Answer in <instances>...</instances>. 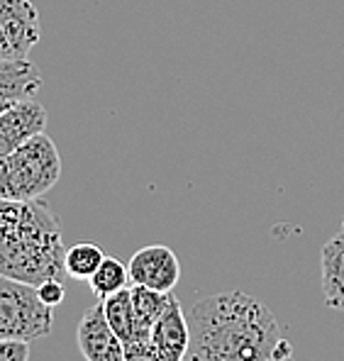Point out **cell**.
<instances>
[{
  "mask_svg": "<svg viewBox=\"0 0 344 361\" xmlns=\"http://www.w3.org/2000/svg\"><path fill=\"white\" fill-rule=\"evenodd\" d=\"M42 88V71L32 61H0V100H27Z\"/></svg>",
  "mask_w": 344,
  "mask_h": 361,
  "instance_id": "8fae6325",
  "label": "cell"
},
{
  "mask_svg": "<svg viewBox=\"0 0 344 361\" xmlns=\"http://www.w3.org/2000/svg\"><path fill=\"white\" fill-rule=\"evenodd\" d=\"M88 283H91L93 293L103 300V298H108V295L127 288V283H130V269H127L120 259L105 257L103 264H100V267L95 269V274L88 279Z\"/></svg>",
  "mask_w": 344,
  "mask_h": 361,
  "instance_id": "5bb4252c",
  "label": "cell"
},
{
  "mask_svg": "<svg viewBox=\"0 0 344 361\" xmlns=\"http://www.w3.org/2000/svg\"><path fill=\"white\" fill-rule=\"evenodd\" d=\"M0 361H30V342L0 339Z\"/></svg>",
  "mask_w": 344,
  "mask_h": 361,
  "instance_id": "ac0fdd59",
  "label": "cell"
},
{
  "mask_svg": "<svg viewBox=\"0 0 344 361\" xmlns=\"http://www.w3.org/2000/svg\"><path fill=\"white\" fill-rule=\"evenodd\" d=\"M149 339L156 344V349L171 361H186L190 347V325L183 315L181 300L173 295L168 307L161 312V317L152 327Z\"/></svg>",
  "mask_w": 344,
  "mask_h": 361,
  "instance_id": "9c48e42d",
  "label": "cell"
},
{
  "mask_svg": "<svg viewBox=\"0 0 344 361\" xmlns=\"http://www.w3.org/2000/svg\"><path fill=\"white\" fill-rule=\"evenodd\" d=\"M54 327V307L44 305L37 286L0 274V339L37 342Z\"/></svg>",
  "mask_w": 344,
  "mask_h": 361,
  "instance_id": "277c9868",
  "label": "cell"
},
{
  "mask_svg": "<svg viewBox=\"0 0 344 361\" xmlns=\"http://www.w3.org/2000/svg\"><path fill=\"white\" fill-rule=\"evenodd\" d=\"M125 361H171L156 349L152 339H132L125 344Z\"/></svg>",
  "mask_w": 344,
  "mask_h": 361,
  "instance_id": "2e32d148",
  "label": "cell"
},
{
  "mask_svg": "<svg viewBox=\"0 0 344 361\" xmlns=\"http://www.w3.org/2000/svg\"><path fill=\"white\" fill-rule=\"evenodd\" d=\"M105 254L98 244H91V242H83V244H76V247L66 249V274L71 279H78V281H88L91 276L95 274V269L103 264Z\"/></svg>",
  "mask_w": 344,
  "mask_h": 361,
  "instance_id": "9a60e30c",
  "label": "cell"
},
{
  "mask_svg": "<svg viewBox=\"0 0 344 361\" xmlns=\"http://www.w3.org/2000/svg\"><path fill=\"white\" fill-rule=\"evenodd\" d=\"M76 342L86 361H125V342L105 320L103 302H95L83 312L76 330Z\"/></svg>",
  "mask_w": 344,
  "mask_h": 361,
  "instance_id": "52a82bcc",
  "label": "cell"
},
{
  "mask_svg": "<svg viewBox=\"0 0 344 361\" xmlns=\"http://www.w3.org/2000/svg\"><path fill=\"white\" fill-rule=\"evenodd\" d=\"M322 300L327 307L344 310V230L322 247Z\"/></svg>",
  "mask_w": 344,
  "mask_h": 361,
  "instance_id": "30bf717a",
  "label": "cell"
},
{
  "mask_svg": "<svg viewBox=\"0 0 344 361\" xmlns=\"http://www.w3.org/2000/svg\"><path fill=\"white\" fill-rule=\"evenodd\" d=\"M42 37L32 0H0V61H23Z\"/></svg>",
  "mask_w": 344,
  "mask_h": 361,
  "instance_id": "5b68a950",
  "label": "cell"
},
{
  "mask_svg": "<svg viewBox=\"0 0 344 361\" xmlns=\"http://www.w3.org/2000/svg\"><path fill=\"white\" fill-rule=\"evenodd\" d=\"M130 281L135 286H147L159 293H173L178 279H181V264L173 249L164 244L142 247L130 259Z\"/></svg>",
  "mask_w": 344,
  "mask_h": 361,
  "instance_id": "8992f818",
  "label": "cell"
},
{
  "mask_svg": "<svg viewBox=\"0 0 344 361\" xmlns=\"http://www.w3.org/2000/svg\"><path fill=\"white\" fill-rule=\"evenodd\" d=\"M342 230H344V217H342Z\"/></svg>",
  "mask_w": 344,
  "mask_h": 361,
  "instance_id": "44dd1931",
  "label": "cell"
},
{
  "mask_svg": "<svg viewBox=\"0 0 344 361\" xmlns=\"http://www.w3.org/2000/svg\"><path fill=\"white\" fill-rule=\"evenodd\" d=\"M37 293H39V298L44 305L49 307H56L63 302V295H66V288H63L61 279H49V281H42L39 286H37Z\"/></svg>",
  "mask_w": 344,
  "mask_h": 361,
  "instance_id": "e0dca14e",
  "label": "cell"
},
{
  "mask_svg": "<svg viewBox=\"0 0 344 361\" xmlns=\"http://www.w3.org/2000/svg\"><path fill=\"white\" fill-rule=\"evenodd\" d=\"M66 247L59 217L42 198H0V274L39 286L66 276Z\"/></svg>",
  "mask_w": 344,
  "mask_h": 361,
  "instance_id": "7a4b0ae2",
  "label": "cell"
},
{
  "mask_svg": "<svg viewBox=\"0 0 344 361\" xmlns=\"http://www.w3.org/2000/svg\"><path fill=\"white\" fill-rule=\"evenodd\" d=\"M10 105H13V100H0V113H3V110H8Z\"/></svg>",
  "mask_w": 344,
  "mask_h": 361,
  "instance_id": "ffe728a7",
  "label": "cell"
},
{
  "mask_svg": "<svg viewBox=\"0 0 344 361\" xmlns=\"http://www.w3.org/2000/svg\"><path fill=\"white\" fill-rule=\"evenodd\" d=\"M47 130V110L39 100L27 98L0 113V164L30 137Z\"/></svg>",
  "mask_w": 344,
  "mask_h": 361,
  "instance_id": "ba28073f",
  "label": "cell"
},
{
  "mask_svg": "<svg viewBox=\"0 0 344 361\" xmlns=\"http://www.w3.org/2000/svg\"><path fill=\"white\" fill-rule=\"evenodd\" d=\"M188 325L186 361H266L293 354L276 315L242 290L198 300Z\"/></svg>",
  "mask_w": 344,
  "mask_h": 361,
  "instance_id": "6da1fadb",
  "label": "cell"
},
{
  "mask_svg": "<svg viewBox=\"0 0 344 361\" xmlns=\"http://www.w3.org/2000/svg\"><path fill=\"white\" fill-rule=\"evenodd\" d=\"M266 361H295L293 354H283V357H276V359H266Z\"/></svg>",
  "mask_w": 344,
  "mask_h": 361,
  "instance_id": "d6986e66",
  "label": "cell"
},
{
  "mask_svg": "<svg viewBox=\"0 0 344 361\" xmlns=\"http://www.w3.org/2000/svg\"><path fill=\"white\" fill-rule=\"evenodd\" d=\"M132 305H135V339H149L152 327L168 307L173 293H159L154 288L132 283Z\"/></svg>",
  "mask_w": 344,
  "mask_h": 361,
  "instance_id": "7c38bea8",
  "label": "cell"
},
{
  "mask_svg": "<svg viewBox=\"0 0 344 361\" xmlns=\"http://www.w3.org/2000/svg\"><path fill=\"white\" fill-rule=\"evenodd\" d=\"M103 302V312L108 325L113 327V332L127 344L135 339V305H132V290L130 286L118 293L108 295L100 300Z\"/></svg>",
  "mask_w": 344,
  "mask_h": 361,
  "instance_id": "4fadbf2b",
  "label": "cell"
},
{
  "mask_svg": "<svg viewBox=\"0 0 344 361\" xmlns=\"http://www.w3.org/2000/svg\"><path fill=\"white\" fill-rule=\"evenodd\" d=\"M61 178V157L47 132L30 137L0 164V198L37 200Z\"/></svg>",
  "mask_w": 344,
  "mask_h": 361,
  "instance_id": "3957f363",
  "label": "cell"
}]
</instances>
